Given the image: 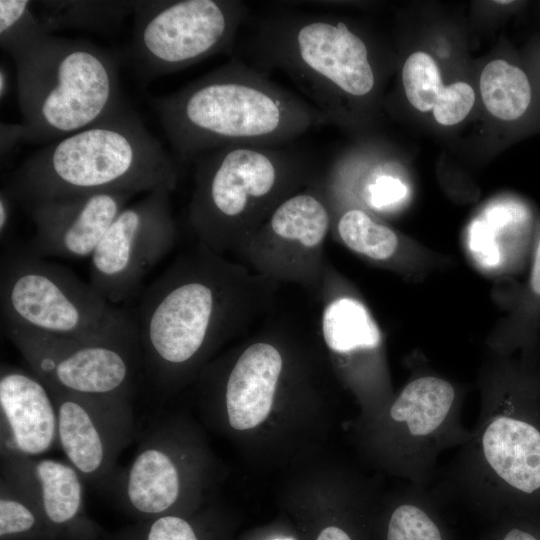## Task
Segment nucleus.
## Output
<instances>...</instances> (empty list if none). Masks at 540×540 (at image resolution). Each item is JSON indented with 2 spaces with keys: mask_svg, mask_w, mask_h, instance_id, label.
<instances>
[{
  "mask_svg": "<svg viewBox=\"0 0 540 540\" xmlns=\"http://www.w3.org/2000/svg\"><path fill=\"white\" fill-rule=\"evenodd\" d=\"M29 370L50 389L82 396L130 395L138 344L83 340L3 326Z\"/></svg>",
  "mask_w": 540,
  "mask_h": 540,
  "instance_id": "nucleus-11",
  "label": "nucleus"
},
{
  "mask_svg": "<svg viewBox=\"0 0 540 540\" xmlns=\"http://www.w3.org/2000/svg\"><path fill=\"white\" fill-rule=\"evenodd\" d=\"M463 499L494 521L540 517V365L536 356L499 355L481 381L470 439L437 495Z\"/></svg>",
  "mask_w": 540,
  "mask_h": 540,
  "instance_id": "nucleus-1",
  "label": "nucleus"
},
{
  "mask_svg": "<svg viewBox=\"0 0 540 540\" xmlns=\"http://www.w3.org/2000/svg\"><path fill=\"white\" fill-rule=\"evenodd\" d=\"M539 319L540 228L536 232L533 242L529 276L520 295L510 333L499 354L510 355L513 350L520 349L522 355H535Z\"/></svg>",
  "mask_w": 540,
  "mask_h": 540,
  "instance_id": "nucleus-25",
  "label": "nucleus"
},
{
  "mask_svg": "<svg viewBox=\"0 0 540 540\" xmlns=\"http://www.w3.org/2000/svg\"><path fill=\"white\" fill-rule=\"evenodd\" d=\"M383 537L384 540H453L436 495L412 484L389 509Z\"/></svg>",
  "mask_w": 540,
  "mask_h": 540,
  "instance_id": "nucleus-21",
  "label": "nucleus"
},
{
  "mask_svg": "<svg viewBox=\"0 0 540 540\" xmlns=\"http://www.w3.org/2000/svg\"><path fill=\"white\" fill-rule=\"evenodd\" d=\"M9 89V74L7 72L6 67L1 66L0 68V99L3 101V99L6 97Z\"/></svg>",
  "mask_w": 540,
  "mask_h": 540,
  "instance_id": "nucleus-36",
  "label": "nucleus"
},
{
  "mask_svg": "<svg viewBox=\"0 0 540 540\" xmlns=\"http://www.w3.org/2000/svg\"><path fill=\"white\" fill-rule=\"evenodd\" d=\"M337 232L348 248L375 261L389 260L399 248L396 232L360 208L339 216Z\"/></svg>",
  "mask_w": 540,
  "mask_h": 540,
  "instance_id": "nucleus-24",
  "label": "nucleus"
},
{
  "mask_svg": "<svg viewBox=\"0 0 540 540\" xmlns=\"http://www.w3.org/2000/svg\"><path fill=\"white\" fill-rule=\"evenodd\" d=\"M151 104L178 164L230 145L284 146L327 123L308 101L238 58Z\"/></svg>",
  "mask_w": 540,
  "mask_h": 540,
  "instance_id": "nucleus-2",
  "label": "nucleus"
},
{
  "mask_svg": "<svg viewBox=\"0 0 540 540\" xmlns=\"http://www.w3.org/2000/svg\"><path fill=\"white\" fill-rule=\"evenodd\" d=\"M195 163L189 220L213 252L250 237L311 174L306 157L287 145H230Z\"/></svg>",
  "mask_w": 540,
  "mask_h": 540,
  "instance_id": "nucleus-7",
  "label": "nucleus"
},
{
  "mask_svg": "<svg viewBox=\"0 0 540 540\" xmlns=\"http://www.w3.org/2000/svg\"><path fill=\"white\" fill-rule=\"evenodd\" d=\"M104 540H204L191 521L182 515H166L135 522L112 533Z\"/></svg>",
  "mask_w": 540,
  "mask_h": 540,
  "instance_id": "nucleus-29",
  "label": "nucleus"
},
{
  "mask_svg": "<svg viewBox=\"0 0 540 540\" xmlns=\"http://www.w3.org/2000/svg\"><path fill=\"white\" fill-rule=\"evenodd\" d=\"M12 58L25 142L49 144L94 125L125 103L116 60L88 41L49 34Z\"/></svg>",
  "mask_w": 540,
  "mask_h": 540,
  "instance_id": "nucleus-6",
  "label": "nucleus"
},
{
  "mask_svg": "<svg viewBox=\"0 0 540 540\" xmlns=\"http://www.w3.org/2000/svg\"><path fill=\"white\" fill-rule=\"evenodd\" d=\"M182 447L173 429L155 421L132 461L120 469L111 494L135 522L182 515L186 489Z\"/></svg>",
  "mask_w": 540,
  "mask_h": 540,
  "instance_id": "nucleus-14",
  "label": "nucleus"
},
{
  "mask_svg": "<svg viewBox=\"0 0 540 540\" xmlns=\"http://www.w3.org/2000/svg\"><path fill=\"white\" fill-rule=\"evenodd\" d=\"M170 191L147 193L114 219L90 257V284L110 303L131 298L176 236Z\"/></svg>",
  "mask_w": 540,
  "mask_h": 540,
  "instance_id": "nucleus-12",
  "label": "nucleus"
},
{
  "mask_svg": "<svg viewBox=\"0 0 540 540\" xmlns=\"http://www.w3.org/2000/svg\"><path fill=\"white\" fill-rule=\"evenodd\" d=\"M325 343L344 356L374 354L381 347V332L367 307L359 300L342 296L328 303L322 318Z\"/></svg>",
  "mask_w": 540,
  "mask_h": 540,
  "instance_id": "nucleus-20",
  "label": "nucleus"
},
{
  "mask_svg": "<svg viewBox=\"0 0 540 540\" xmlns=\"http://www.w3.org/2000/svg\"><path fill=\"white\" fill-rule=\"evenodd\" d=\"M330 222L325 198L321 192L311 189L283 200L250 238L252 244H261L263 251L270 253V260L277 258L279 266L295 267L316 256Z\"/></svg>",
  "mask_w": 540,
  "mask_h": 540,
  "instance_id": "nucleus-18",
  "label": "nucleus"
},
{
  "mask_svg": "<svg viewBox=\"0 0 540 540\" xmlns=\"http://www.w3.org/2000/svg\"><path fill=\"white\" fill-rule=\"evenodd\" d=\"M316 540H356L353 533L340 526H327L318 535Z\"/></svg>",
  "mask_w": 540,
  "mask_h": 540,
  "instance_id": "nucleus-35",
  "label": "nucleus"
},
{
  "mask_svg": "<svg viewBox=\"0 0 540 540\" xmlns=\"http://www.w3.org/2000/svg\"><path fill=\"white\" fill-rule=\"evenodd\" d=\"M214 253L203 246L177 261L142 298L135 320L140 360L156 389L174 384L231 325L233 275Z\"/></svg>",
  "mask_w": 540,
  "mask_h": 540,
  "instance_id": "nucleus-5",
  "label": "nucleus"
},
{
  "mask_svg": "<svg viewBox=\"0 0 540 540\" xmlns=\"http://www.w3.org/2000/svg\"><path fill=\"white\" fill-rule=\"evenodd\" d=\"M135 195L105 192L35 202L25 208L35 228L25 250L45 259L91 257L109 226Z\"/></svg>",
  "mask_w": 540,
  "mask_h": 540,
  "instance_id": "nucleus-15",
  "label": "nucleus"
},
{
  "mask_svg": "<svg viewBox=\"0 0 540 540\" xmlns=\"http://www.w3.org/2000/svg\"><path fill=\"white\" fill-rule=\"evenodd\" d=\"M0 540H60L33 499L3 475L0 480Z\"/></svg>",
  "mask_w": 540,
  "mask_h": 540,
  "instance_id": "nucleus-23",
  "label": "nucleus"
},
{
  "mask_svg": "<svg viewBox=\"0 0 540 540\" xmlns=\"http://www.w3.org/2000/svg\"><path fill=\"white\" fill-rule=\"evenodd\" d=\"M49 390L58 417V446L85 482L111 494L121 469L118 459L135 434L131 396Z\"/></svg>",
  "mask_w": 540,
  "mask_h": 540,
  "instance_id": "nucleus-13",
  "label": "nucleus"
},
{
  "mask_svg": "<svg viewBox=\"0 0 540 540\" xmlns=\"http://www.w3.org/2000/svg\"><path fill=\"white\" fill-rule=\"evenodd\" d=\"M475 93L466 82H455L445 87L433 108V115L441 125H454L461 122L471 111Z\"/></svg>",
  "mask_w": 540,
  "mask_h": 540,
  "instance_id": "nucleus-30",
  "label": "nucleus"
},
{
  "mask_svg": "<svg viewBox=\"0 0 540 540\" xmlns=\"http://www.w3.org/2000/svg\"><path fill=\"white\" fill-rule=\"evenodd\" d=\"M482 540H540V517L509 516L499 519Z\"/></svg>",
  "mask_w": 540,
  "mask_h": 540,
  "instance_id": "nucleus-32",
  "label": "nucleus"
},
{
  "mask_svg": "<svg viewBox=\"0 0 540 540\" xmlns=\"http://www.w3.org/2000/svg\"><path fill=\"white\" fill-rule=\"evenodd\" d=\"M480 91L486 109L507 122L524 117L533 102L532 83L527 73L503 59L485 66L480 76Z\"/></svg>",
  "mask_w": 540,
  "mask_h": 540,
  "instance_id": "nucleus-22",
  "label": "nucleus"
},
{
  "mask_svg": "<svg viewBox=\"0 0 540 540\" xmlns=\"http://www.w3.org/2000/svg\"><path fill=\"white\" fill-rule=\"evenodd\" d=\"M0 450L41 457L58 446V417L47 385L32 371L0 368Z\"/></svg>",
  "mask_w": 540,
  "mask_h": 540,
  "instance_id": "nucleus-17",
  "label": "nucleus"
},
{
  "mask_svg": "<svg viewBox=\"0 0 540 540\" xmlns=\"http://www.w3.org/2000/svg\"><path fill=\"white\" fill-rule=\"evenodd\" d=\"M274 540H292V539L286 538V539H274Z\"/></svg>",
  "mask_w": 540,
  "mask_h": 540,
  "instance_id": "nucleus-37",
  "label": "nucleus"
},
{
  "mask_svg": "<svg viewBox=\"0 0 540 540\" xmlns=\"http://www.w3.org/2000/svg\"><path fill=\"white\" fill-rule=\"evenodd\" d=\"M282 367L280 352L269 343H254L239 356L224 390L227 418L233 429H252L268 417Z\"/></svg>",
  "mask_w": 540,
  "mask_h": 540,
  "instance_id": "nucleus-19",
  "label": "nucleus"
},
{
  "mask_svg": "<svg viewBox=\"0 0 540 540\" xmlns=\"http://www.w3.org/2000/svg\"><path fill=\"white\" fill-rule=\"evenodd\" d=\"M23 141V129L20 124H1V154L7 153L14 145Z\"/></svg>",
  "mask_w": 540,
  "mask_h": 540,
  "instance_id": "nucleus-33",
  "label": "nucleus"
},
{
  "mask_svg": "<svg viewBox=\"0 0 540 540\" xmlns=\"http://www.w3.org/2000/svg\"><path fill=\"white\" fill-rule=\"evenodd\" d=\"M175 158L126 103L103 120L28 157L5 187L24 208L43 200L105 192H172Z\"/></svg>",
  "mask_w": 540,
  "mask_h": 540,
  "instance_id": "nucleus-3",
  "label": "nucleus"
},
{
  "mask_svg": "<svg viewBox=\"0 0 540 540\" xmlns=\"http://www.w3.org/2000/svg\"><path fill=\"white\" fill-rule=\"evenodd\" d=\"M12 202L10 194L6 188H2L0 192V236L3 239L11 223L12 217Z\"/></svg>",
  "mask_w": 540,
  "mask_h": 540,
  "instance_id": "nucleus-34",
  "label": "nucleus"
},
{
  "mask_svg": "<svg viewBox=\"0 0 540 540\" xmlns=\"http://www.w3.org/2000/svg\"><path fill=\"white\" fill-rule=\"evenodd\" d=\"M367 180L362 194L364 200L372 208L388 209L400 203L407 195L406 185L385 171L373 173Z\"/></svg>",
  "mask_w": 540,
  "mask_h": 540,
  "instance_id": "nucleus-31",
  "label": "nucleus"
},
{
  "mask_svg": "<svg viewBox=\"0 0 540 540\" xmlns=\"http://www.w3.org/2000/svg\"><path fill=\"white\" fill-rule=\"evenodd\" d=\"M50 7L44 17H40L47 32L58 27L104 28L113 25L134 10L133 2L123 1H65L44 2Z\"/></svg>",
  "mask_w": 540,
  "mask_h": 540,
  "instance_id": "nucleus-26",
  "label": "nucleus"
},
{
  "mask_svg": "<svg viewBox=\"0 0 540 540\" xmlns=\"http://www.w3.org/2000/svg\"><path fill=\"white\" fill-rule=\"evenodd\" d=\"M402 83L409 103L422 112L433 110L445 89L435 60L421 51L405 60Z\"/></svg>",
  "mask_w": 540,
  "mask_h": 540,
  "instance_id": "nucleus-28",
  "label": "nucleus"
},
{
  "mask_svg": "<svg viewBox=\"0 0 540 540\" xmlns=\"http://www.w3.org/2000/svg\"><path fill=\"white\" fill-rule=\"evenodd\" d=\"M133 54L148 76L229 52L248 16L236 0L134 1Z\"/></svg>",
  "mask_w": 540,
  "mask_h": 540,
  "instance_id": "nucleus-9",
  "label": "nucleus"
},
{
  "mask_svg": "<svg viewBox=\"0 0 540 540\" xmlns=\"http://www.w3.org/2000/svg\"><path fill=\"white\" fill-rule=\"evenodd\" d=\"M1 475L37 504L60 540H104L85 507V480L68 462L1 452Z\"/></svg>",
  "mask_w": 540,
  "mask_h": 540,
  "instance_id": "nucleus-16",
  "label": "nucleus"
},
{
  "mask_svg": "<svg viewBox=\"0 0 540 540\" xmlns=\"http://www.w3.org/2000/svg\"><path fill=\"white\" fill-rule=\"evenodd\" d=\"M0 307L3 326L139 345L135 319L67 268L26 250L2 259Z\"/></svg>",
  "mask_w": 540,
  "mask_h": 540,
  "instance_id": "nucleus-8",
  "label": "nucleus"
},
{
  "mask_svg": "<svg viewBox=\"0 0 540 540\" xmlns=\"http://www.w3.org/2000/svg\"><path fill=\"white\" fill-rule=\"evenodd\" d=\"M250 50L253 67L284 73L327 122H350L353 104L377 87L367 41L340 18L275 12L259 21Z\"/></svg>",
  "mask_w": 540,
  "mask_h": 540,
  "instance_id": "nucleus-4",
  "label": "nucleus"
},
{
  "mask_svg": "<svg viewBox=\"0 0 540 540\" xmlns=\"http://www.w3.org/2000/svg\"><path fill=\"white\" fill-rule=\"evenodd\" d=\"M27 0H0V45L11 57L37 39L49 35Z\"/></svg>",
  "mask_w": 540,
  "mask_h": 540,
  "instance_id": "nucleus-27",
  "label": "nucleus"
},
{
  "mask_svg": "<svg viewBox=\"0 0 540 540\" xmlns=\"http://www.w3.org/2000/svg\"><path fill=\"white\" fill-rule=\"evenodd\" d=\"M461 410V392L450 380L414 375L387 406L386 450L393 469L412 485L427 488L440 455L472 436Z\"/></svg>",
  "mask_w": 540,
  "mask_h": 540,
  "instance_id": "nucleus-10",
  "label": "nucleus"
}]
</instances>
